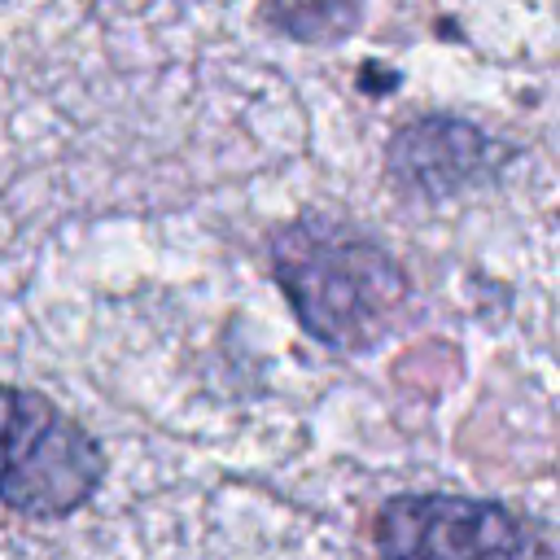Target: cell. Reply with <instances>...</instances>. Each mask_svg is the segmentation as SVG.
<instances>
[{"instance_id":"obj_1","label":"cell","mask_w":560,"mask_h":560,"mask_svg":"<svg viewBox=\"0 0 560 560\" xmlns=\"http://www.w3.org/2000/svg\"><path fill=\"white\" fill-rule=\"evenodd\" d=\"M271 267L302 328L332 350H368L407 302L402 267L359 228L306 214L271 245Z\"/></svg>"},{"instance_id":"obj_2","label":"cell","mask_w":560,"mask_h":560,"mask_svg":"<svg viewBox=\"0 0 560 560\" xmlns=\"http://www.w3.org/2000/svg\"><path fill=\"white\" fill-rule=\"evenodd\" d=\"M105 477L96 438L35 389L0 385V503L22 516H70Z\"/></svg>"},{"instance_id":"obj_3","label":"cell","mask_w":560,"mask_h":560,"mask_svg":"<svg viewBox=\"0 0 560 560\" xmlns=\"http://www.w3.org/2000/svg\"><path fill=\"white\" fill-rule=\"evenodd\" d=\"M376 560H547V542L494 499L398 494L376 516Z\"/></svg>"},{"instance_id":"obj_4","label":"cell","mask_w":560,"mask_h":560,"mask_svg":"<svg viewBox=\"0 0 560 560\" xmlns=\"http://www.w3.org/2000/svg\"><path fill=\"white\" fill-rule=\"evenodd\" d=\"M494 162V149L481 131L451 118H420L402 127L389 144V175L398 188L420 197H442L468 184L477 171Z\"/></svg>"}]
</instances>
